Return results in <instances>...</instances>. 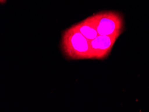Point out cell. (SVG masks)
Wrapping results in <instances>:
<instances>
[{"label": "cell", "instance_id": "277c9868", "mask_svg": "<svg viewBox=\"0 0 149 112\" xmlns=\"http://www.w3.org/2000/svg\"><path fill=\"white\" fill-rule=\"evenodd\" d=\"M74 26L78 30V31L81 33L87 40H93L98 36L97 30L94 27L89 17L83 19L79 23L74 24Z\"/></svg>", "mask_w": 149, "mask_h": 112}, {"label": "cell", "instance_id": "7a4b0ae2", "mask_svg": "<svg viewBox=\"0 0 149 112\" xmlns=\"http://www.w3.org/2000/svg\"><path fill=\"white\" fill-rule=\"evenodd\" d=\"M98 35L109 36L122 32L123 19L121 15L114 12L98 13L89 17Z\"/></svg>", "mask_w": 149, "mask_h": 112}, {"label": "cell", "instance_id": "6da1fadb", "mask_svg": "<svg viewBox=\"0 0 149 112\" xmlns=\"http://www.w3.org/2000/svg\"><path fill=\"white\" fill-rule=\"evenodd\" d=\"M61 48L65 56L71 59L90 58L89 40L72 26L63 33Z\"/></svg>", "mask_w": 149, "mask_h": 112}, {"label": "cell", "instance_id": "5b68a950", "mask_svg": "<svg viewBox=\"0 0 149 112\" xmlns=\"http://www.w3.org/2000/svg\"><path fill=\"white\" fill-rule=\"evenodd\" d=\"M6 0H0V3H4V2H6Z\"/></svg>", "mask_w": 149, "mask_h": 112}, {"label": "cell", "instance_id": "3957f363", "mask_svg": "<svg viewBox=\"0 0 149 112\" xmlns=\"http://www.w3.org/2000/svg\"><path fill=\"white\" fill-rule=\"evenodd\" d=\"M120 34L109 36H98L93 40H89L90 58L103 59L106 58L110 53L113 45Z\"/></svg>", "mask_w": 149, "mask_h": 112}]
</instances>
